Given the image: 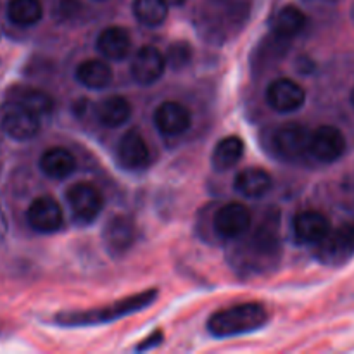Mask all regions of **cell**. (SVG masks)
<instances>
[{"label": "cell", "mask_w": 354, "mask_h": 354, "mask_svg": "<svg viewBox=\"0 0 354 354\" xmlns=\"http://www.w3.org/2000/svg\"><path fill=\"white\" fill-rule=\"evenodd\" d=\"M102 237L107 251L113 256H121L130 251L137 241V227L131 218L116 214L106 223Z\"/></svg>", "instance_id": "obj_14"}, {"label": "cell", "mask_w": 354, "mask_h": 354, "mask_svg": "<svg viewBox=\"0 0 354 354\" xmlns=\"http://www.w3.org/2000/svg\"><path fill=\"white\" fill-rule=\"evenodd\" d=\"M169 2H171V3H175V6H182V3L185 2V0H169Z\"/></svg>", "instance_id": "obj_31"}, {"label": "cell", "mask_w": 354, "mask_h": 354, "mask_svg": "<svg viewBox=\"0 0 354 354\" xmlns=\"http://www.w3.org/2000/svg\"><path fill=\"white\" fill-rule=\"evenodd\" d=\"M154 123L161 133L176 137V135H182L189 130L190 124H192V118H190L189 109L185 106L168 100L156 109Z\"/></svg>", "instance_id": "obj_16"}, {"label": "cell", "mask_w": 354, "mask_h": 354, "mask_svg": "<svg viewBox=\"0 0 354 354\" xmlns=\"http://www.w3.org/2000/svg\"><path fill=\"white\" fill-rule=\"evenodd\" d=\"M351 106L354 107V88H353V92H351Z\"/></svg>", "instance_id": "obj_32"}, {"label": "cell", "mask_w": 354, "mask_h": 354, "mask_svg": "<svg viewBox=\"0 0 354 354\" xmlns=\"http://www.w3.org/2000/svg\"><path fill=\"white\" fill-rule=\"evenodd\" d=\"M311 131L301 123H287L273 131L272 145L279 158L296 161L310 154Z\"/></svg>", "instance_id": "obj_8"}, {"label": "cell", "mask_w": 354, "mask_h": 354, "mask_svg": "<svg viewBox=\"0 0 354 354\" xmlns=\"http://www.w3.org/2000/svg\"><path fill=\"white\" fill-rule=\"evenodd\" d=\"M0 130L12 140H31L40 131V116L7 100L0 106Z\"/></svg>", "instance_id": "obj_6"}, {"label": "cell", "mask_w": 354, "mask_h": 354, "mask_svg": "<svg viewBox=\"0 0 354 354\" xmlns=\"http://www.w3.org/2000/svg\"><path fill=\"white\" fill-rule=\"evenodd\" d=\"M346 137L339 128L332 124H324L311 131L310 154L322 162H334L342 158L346 152Z\"/></svg>", "instance_id": "obj_9"}, {"label": "cell", "mask_w": 354, "mask_h": 354, "mask_svg": "<svg viewBox=\"0 0 354 354\" xmlns=\"http://www.w3.org/2000/svg\"><path fill=\"white\" fill-rule=\"evenodd\" d=\"M40 169L45 176L54 180L68 178L76 169V159L69 151L62 147H52L40 158Z\"/></svg>", "instance_id": "obj_21"}, {"label": "cell", "mask_w": 354, "mask_h": 354, "mask_svg": "<svg viewBox=\"0 0 354 354\" xmlns=\"http://www.w3.org/2000/svg\"><path fill=\"white\" fill-rule=\"evenodd\" d=\"M308 2H325V3H337L339 0H308Z\"/></svg>", "instance_id": "obj_30"}, {"label": "cell", "mask_w": 354, "mask_h": 354, "mask_svg": "<svg viewBox=\"0 0 354 354\" xmlns=\"http://www.w3.org/2000/svg\"><path fill=\"white\" fill-rule=\"evenodd\" d=\"M66 201L75 221L82 225L92 223L104 207L102 194L88 182H80L69 187L66 192Z\"/></svg>", "instance_id": "obj_7"}, {"label": "cell", "mask_w": 354, "mask_h": 354, "mask_svg": "<svg viewBox=\"0 0 354 354\" xmlns=\"http://www.w3.org/2000/svg\"><path fill=\"white\" fill-rule=\"evenodd\" d=\"M28 225L38 234H54L62 227L64 214L55 199L48 196L37 197L26 211Z\"/></svg>", "instance_id": "obj_11"}, {"label": "cell", "mask_w": 354, "mask_h": 354, "mask_svg": "<svg viewBox=\"0 0 354 354\" xmlns=\"http://www.w3.org/2000/svg\"><path fill=\"white\" fill-rule=\"evenodd\" d=\"M161 341H162V334H161V332H159V330L154 332V334H152L151 337H147L144 342H142L140 346H138L137 351H147V349H152V348H154V346L161 344Z\"/></svg>", "instance_id": "obj_29"}, {"label": "cell", "mask_w": 354, "mask_h": 354, "mask_svg": "<svg viewBox=\"0 0 354 354\" xmlns=\"http://www.w3.org/2000/svg\"><path fill=\"white\" fill-rule=\"evenodd\" d=\"M118 159L130 171L144 169L151 161V152L145 138L137 130H130L118 142Z\"/></svg>", "instance_id": "obj_15"}, {"label": "cell", "mask_w": 354, "mask_h": 354, "mask_svg": "<svg viewBox=\"0 0 354 354\" xmlns=\"http://www.w3.org/2000/svg\"><path fill=\"white\" fill-rule=\"evenodd\" d=\"M76 80L90 90H102L113 82V69L106 61L86 59L76 68Z\"/></svg>", "instance_id": "obj_22"}, {"label": "cell", "mask_w": 354, "mask_h": 354, "mask_svg": "<svg viewBox=\"0 0 354 354\" xmlns=\"http://www.w3.org/2000/svg\"><path fill=\"white\" fill-rule=\"evenodd\" d=\"M254 0H204L199 10V26L213 44L234 38L248 23Z\"/></svg>", "instance_id": "obj_2"}, {"label": "cell", "mask_w": 354, "mask_h": 354, "mask_svg": "<svg viewBox=\"0 0 354 354\" xmlns=\"http://www.w3.org/2000/svg\"><path fill=\"white\" fill-rule=\"evenodd\" d=\"M248 235V234H245ZM280 259V216L277 211L266 214L251 235L241 241L234 252L235 268L249 273H263L275 268Z\"/></svg>", "instance_id": "obj_1"}, {"label": "cell", "mask_w": 354, "mask_h": 354, "mask_svg": "<svg viewBox=\"0 0 354 354\" xmlns=\"http://www.w3.org/2000/svg\"><path fill=\"white\" fill-rule=\"evenodd\" d=\"M133 14L144 26H161L168 17V0H133Z\"/></svg>", "instance_id": "obj_27"}, {"label": "cell", "mask_w": 354, "mask_h": 354, "mask_svg": "<svg viewBox=\"0 0 354 354\" xmlns=\"http://www.w3.org/2000/svg\"><path fill=\"white\" fill-rule=\"evenodd\" d=\"M251 227V211L241 203H228L214 214V230L227 241L244 237Z\"/></svg>", "instance_id": "obj_10"}, {"label": "cell", "mask_w": 354, "mask_h": 354, "mask_svg": "<svg viewBox=\"0 0 354 354\" xmlns=\"http://www.w3.org/2000/svg\"><path fill=\"white\" fill-rule=\"evenodd\" d=\"M317 258L327 266H342L354 256V221L330 230L318 242Z\"/></svg>", "instance_id": "obj_5"}, {"label": "cell", "mask_w": 354, "mask_h": 354, "mask_svg": "<svg viewBox=\"0 0 354 354\" xmlns=\"http://www.w3.org/2000/svg\"><path fill=\"white\" fill-rule=\"evenodd\" d=\"M234 187L241 196L249 199H259L272 189V176L261 168H245L237 173Z\"/></svg>", "instance_id": "obj_20"}, {"label": "cell", "mask_w": 354, "mask_h": 354, "mask_svg": "<svg viewBox=\"0 0 354 354\" xmlns=\"http://www.w3.org/2000/svg\"><path fill=\"white\" fill-rule=\"evenodd\" d=\"M158 297V290H145V292L135 294V296L124 297V299L116 301L109 306L95 308V310L86 311H69V313H61L55 318V324L61 327H90V325H102L109 322L120 320V318L133 315L137 311L145 310L151 306Z\"/></svg>", "instance_id": "obj_3"}, {"label": "cell", "mask_w": 354, "mask_h": 354, "mask_svg": "<svg viewBox=\"0 0 354 354\" xmlns=\"http://www.w3.org/2000/svg\"><path fill=\"white\" fill-rule=\"evenodd\" d=\"M266 100H268L270 107H273L275 111L289 114L304 106L306 92L294 80L279 78L270 83L268 90H266Z\"/></svg>", "instance_id": "obj_12"}, {"label": "cell", "mask_w": 354, "mask_h": 354, "mask_svg": "<svg viewBox=\"0 0 354 354\" xmlns=\"http://www.w3.org/2000/svg\"><path fill=\"white\" fill-rule=\"evenodd\" d=\"M7 100L26 107L28 111L38 114V116L50 113L52 107H54V102H52V99L44 92V90L30 85L10 86V88L7 90Z\"/></svg>", "instance_id": "obj_19"}, {"label": "cell", "mask_w": 354, "mask_h": 354, "mask_svg": "<svg viewBox=\"0 0 354 354\" xmlns=\"http://www.w3.org/2000/svg\"><path fill=\"white\" fill-rule=\"evenodd\" d=\"M266 322H268V311L263 304L242 303L211 315L207 320V330L216 339L235 337V335L259 330L265 327Z\"/></svg>", "instance_id": "obj_4"}, {"label": "cell", "mask_w": 354, "mask_h": 354, "mask_svg": "<svg viewBox=\"0 0 354 354\" xmlns=\"http://www.w3.org/2000/svg\"><path fill=\"white\" fill-rule=\"evenodd\" d=\"M166 59H168V62L173 68H183V66L189 64L190 59H192V47H190L187 41H176V44H171L168 47Z\"/></svg>", "instance_id": "obj_28"}, {"label": "cell", "mask_w": 354, "mask_h": 354, "mask_svg": "<svg viewBox=\"0 0 354 354\" xmlns=\"http://www.w3.org/2000/svg\"><path fill=\"white\" fill-rule=\"evenodd\" d=\"M166 68V59L161 52L152 45H144L135 52L131 59L130 71L131 76L140 85H152L162 76Z\"/></svg>", "instance_id": "obj_13"}, {"label": "cell", "mask_w": 354, "mask_h": 354, "mask_svg": "<svg viewBox=\"0 0 354 354\" xmlns=\"http://www.w3.org/2000/svg\"><path fill=\"white\" fill-rule=\"evenodd\" d=\"M306 23V14L303 10L297 9L296 6H287L275 16V21H273V33L290 40V38H294L304 30Z\"/></svg>", "instance_id": "obj_25"}, {"label": "cell", "mask_w": 354, "mask_h": 354, "mask_svg": "<svg viewBox=\"0 0 354 354\" xmlns=\"http://www.w3.org/2000/svg\"><path fill=\"white\" fill-rule=\"evenodd\" d=\"M351 19H353V23H354V3H353V7H351Z\"/></svg>", "instance_id": "obj_33"}, {"label": "cell", "mask_w": 354, "mask_h": 354, "mask_svg": "<svg viewBox=\"0 0 354 354\" xmlns=\"http://www.w3.org/2000/svg\"><path fill=\"white\" fill-rule=\"evenodd\" d=\"M332 230L330 221L324 213L315 209L301 211L294 218V234L303 244H318Z\"/></svg>", "instance_id": "obj_17"}, {"label": "cell", "mask_w": 354, "mask_h": 354, "mask_svg": "<svg viewBox=\"0 0 354 354\" xmlns=\"http://www.w3.org/2000/svg\"><path fill=\"white\" fill-rule=\"evenodd\" d=\"M97 120L109 128H118L127 123L131 116V106L124 97L111 95L102 99L95 107Z\"/></svg>", "instance_id": "obj_23"}, {"label": "cell", "mask_w": 354, "mask_h": 354, "mask_svg": "<svg viewBox=\"0 0 354 354\" xmlns=\"http://www.w3.org/2000/svg\"><path fill=\"white\" fill-rule=\"evenodd\" d=\"M131 48V38L124 28L109 26L97 37V50L111 61H121Z\"/></svg>", "instance_id": "obj_18"}, {"label": "cell", "mask_w": 354, "mask_h": 354, "mask_svg": "<svg viewBox=\"0 0 354 354\" xmlns=\"http://www.w3.org/2000/svg\"><path fill=\"white\" fill-rule=\"evenodd\" d=\"M244 156V142L241 137H225L214 145L213 156H211V162L213 168L218 171H227V169L234 168L241 158Z\"/></svg>", "instance_id": "obj_24"}, {"label": "cell", "mask_w": 354, "mask_h": 354, "mask_svg": "<svg viewBox=\"0 0 354 354\" xmlns=\"http://www.w3.org/2000/svg\"><path fill=\"white\" fill-rule=\"evenodd\" d=\"M44 16L40 0H10L7 6V17L16 26H35Z\"/></svg>", "instance_id": "obj_26"}]
</instances>
